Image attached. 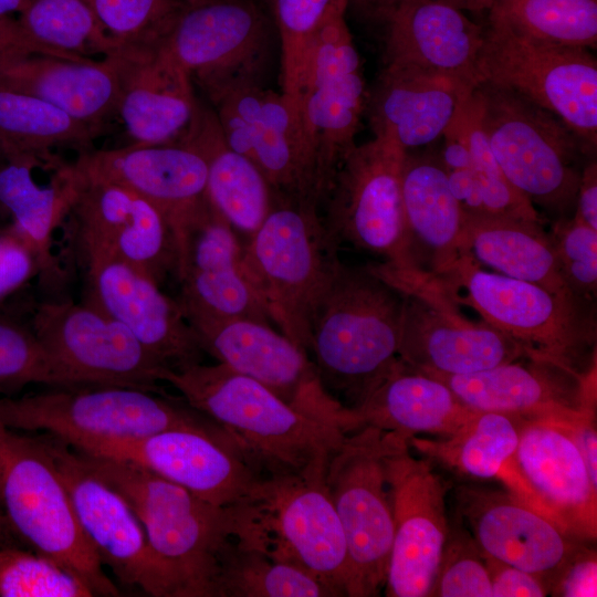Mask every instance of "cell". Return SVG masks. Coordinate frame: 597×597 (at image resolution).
Wrapping results in <instances>:
<instances>
[{
  "instance_id": "cell-1",
  "label": "cell",
  "mask_w": 597,
  "mask_h": 597,
  "mask_svg": "<svg viewBox=\"0 0 597 597\" xmlns=\"http://www.w3.org/2000/svg\"><path fill=\"white\" fill-rule=\"evenodd\" d=\"M160 379L217 423L261 476L324 471L347 434L218 362L166 368Z\"/></svg>"
},
{
  "instance_id": "cell-2",
  "label": "cell",
  "mask_w": 597,
  "mask_h": 597,
  "mask_svg": "<svg viewBox=\"0 0 597 597\" xmlns=\"http://www.w3.org/2000/svg\"><path fill=\"white\" fill-rule=\"evenodd\" d=\"M405 294L342 261L316 304L307 355L324 388L357 407L398 365Z\"/></svg>"
},
{
  "instance_id": "cell-3",
  "label": "cell",
  "mask_w": 597,
  "mask_h": 597,
  "mask_svg": "<svg viewBox=\"0 0 597 597\" xmlns=\"http://www.w3.org/2000/svg\"><path fill=\"white\" fill-rule=\"evenodd\" d=\"M430 280L455 305L470 306L520 344L528 357L580 374L595 368L585 360L596 342L593 302L486 271L465 255Z\"/></svg>"
},
{
  "instance_id": "cell-4",
  "label": "cell",
  "mask_w": 597,
  "mask_h": 597,
  "mask_svg": "<svg viewBox=\"0 0 597 597\" xmlns=\"http://www.w3.org/2000/svg\"><path fill=\"white\" fill-rule=\"evenodd\" d=\"M77 452L130 505L177 597H211L218 554L232 536L230 506L212 504L139 465Z\"/></svg>"
},
{
  "instance_id": "cell-5",
  "label": "cell",
  "mask_w": 597,
  "mask_h": 597,
  "mask_svg": "<svg viewBox=\"0 0 597 597\" xmlns=\"http://www.w3.org/2000/svg\"><path fill=\"white\" fill-rule=\"evenodd\" d=\"M317 205L275 193L243 243L245 271L273 324L307 353L313 311L341 260Z\"/></svg>"
},
{
  "instance_id": "cell-6",
  "label": "cell",
  "mask_w": 597,
  "mask_h": 597,
  "mask_svg": "<svg viewBox=\"0 0 597 597\" xmlns=\"http://www.w3.org/2000/svg\"><path fill=\"white\" fill-rule=\"evenodd\" d=\"M0 506L12 534L77 576L94 596H121L80 526L42 434L1 421Z\"/></svg>"
},
{
  "instance_id": "cell-7",
  "label": "cell",
  "mask_w": 597,
  "mask_h": 597,
  "mask_svg": "<svg viewBox=\"0 0 597 597\" xmlns=\"http://www.w3.org/2000/svg\"><path fill=\"white\" fill-rule=\"evenodd\" d=\"M232 538L300 566L347 596L345 536L324 482V471L263 476L231 505Z\"/></svg>"
},
{
  "instance_id": "cell-8",
  "label": "cell",
  "mask_w": 597,
  "mask_h": 597,
  "mask_svg": "<svg viewBox=\"0 0 597 597\" xmlns=\"http://www.w3.org/2000/svg\"><path fill=\"white\" fill-rule=\"evenodd\" d=\"M0 421L14 430L52 434L72 448L175 428L226 434L181 396L119 386L49 387L0 397Z\"/></svg>"
},
{
  "instance_id": "cell-9",
  "label": "cell",
  "mask_w": 597,
  "mask_h": 597,
  "mask_svg": "<svg viewBox=\"0 0 597 597\" xmlns=\"http://www.w3.org/2000/svg\"><path fill=\"white\" fill-rule=\"evenodd\" d=\"M480 119L510 184L535 205L570 217L583 169L580 139L551 112L489 83L474 87Z\"/></svg>"
},
{
  "instance_id": "cell-10",
  "label": "cell",
  "mask_w": 597,
  "mask_h": 597,
  "mask_svg": "<svg viewBox=\"0 0 597 597\" xmlns=\"http://www.w3.org/2000/svg\"><path fill=\"white\" fill-rule=\"evenodd\" d=\"M479 83L506 88L564 122L586 149L597 145V62L587 49L545 42L489 19Z\"/></svg>"
},
{
  "instance_id": "cell-11",
  "label": "cell",
  "mask_w": 597,
  "mask_h": 597,
  "mask_svg": "<svg viewBox=\"0 0 597 597\" xmlns=\"http://www.w3.org/2000/svg\"><path fill=\"white\" fill-rule=\"evenodd\" d=\"M406 154L377 137L355 145L337 165L318 209L338 248L348 244L380 258L391 271L416 274L401 193Z\"/></svg>"
},
{
  "instance_id": "cell-12",
  "label": "cell",
  "mask_w": 597,
  "mask_h": 597,
  "mask_svg": "<svg viewBox=\"0 0 597 597\" xmlns=\"http://www.w3.org/2000/svg\"><path fill=\"white\" fill-rule=\"evenodd\" d=\"M391 431L371 426L348 432L332 451L324 482L345 536L347 596L370 597L385 587L394 537L385 455Z\"/></svg>"
},
{
  "instance_id": "cell-13",
  "label": "cell",
  "mask_w": 597,
  "mask_h": 597,
  "mask_svg": "<svg viewBox=\"0 0 597 597\" xmlns=\"http://www.w3.org/2000/svg\"><path fill=\"white\" fill-rule=\"evenodd\" d=\"M208 97L226 143L250 158L275 192L320 207L323 184L300 109L258 80L229 83Z\"/></svg>"
},
{
  "instance_id": "cell-14",
  "label": "cell",
  "mask_w": 597,
  "mask_h": 597,
  "mask_svg": "<svg viewBox=\"0 0 597 597\" xmlns=\"http://www.w3.org/2000/svg\"><path fill=\"white\" fill-rule=\"evenodd\" d=\"M31 328L52 360L62 387L119 386L165 392L167 367L121 323L72 301H45Z\"/></svg>"
},
{
  "instance_id": "cell-15",
  "label": "cell",
  "mask_w": 597,
  "mask_h": 597,
  "mask_svg": "<svg viewBox=\"0 0 597 597\" xmlns=\"http://www.w3.org/2000/svg\"><path fill=\"white\" fill-rule=\"evenodd\" d=\"M408 438L392 432L385 455L394 521L385 591L390 597H427L450 533L447 489L428 458L412 455Z\"/></svg>"
},
{
  "instance_id": "cell-16",
  "label": "cell",
  "mask_w": 597,
  "mask_h": 597,
  "mask_svg": "<svg viewBox=\"0 0 597 597\" xmlns=\"http://www.w3.org/2000/svg\"><path fill=\"white\" fill-rule=\"evenodd\" d=\"M63 171L77 182H112L151 203L168 222L177 242L179 263L189 234L210 208L207 163L187 140L171 144H132L91 149Z\"/></svg>"
},
{
  "instance_id": "cell-17",
  "label": "cell",
  "mask_w": 597,
  "mask_h": 597,
  "mask_svg": "<svg viewBox=\"0 0 597 597\" xmlns=\"http://www.w3.org/2000/svg\"><path fill=\"white\" fill-rule=\"evenodd\" d=\"M70 494L80 526L102 565L117 580L154 597H177L176 585L153 552L127 501L66 442L41 433Z\"/></svg>"
},
{
  "instance_id": "cell-18",
  "label": "cell",
  "mask_w": 597,
  "mask_h": 597,
  "mask_svg": "<svg viewBox=\"0 0 597 597\" xmlns=\"http://www.w3.org/2000/svg\"><path fill=\"white\" fill-rule=\"evenodd\" d=\"M193 329L205 354L262 384L296 410L347 433L359 428L353 410L324 388L307 353L270 323L231 318Z\"/></svg>"
},
{
  "instance_id": "cell-19",
  "label": "cell",
  "mask_w": 597,
  "mask_h": 597,
  "mask_svg": "<svg viewBox=\"0 0 597 597\" xmlns=\"http://www.w3.org/2000/svg\"><path fill=\"white\" fill-rule=\"evenodd\" d=\"M270 35V21L254 0H211L178 3L158 40L209 94L258 80Z\"/></svg>"
},
{
  "instance_id": "cell-20",
  "label": "cell",
  "mask_w": 597,
  "mask_h": 597,
  "mask_svg": "<svg viewBox=\"0 0 597 597\" xmlns=\"http://www.w3.org/2000/svg\"><path fill=\"white\" fill-rule=\"evenodd\" d=\"M67 210L84 260L113 259L161 286L177 276L178 248L164 216L134 191L112 182H77Z\"/></svg>"
},
{
  "instance_id": "cell-21",
  "label": "cell",
  "mask_w": 597,
  "mask_h": 597,
  "mask_svg": "<svg viewBox=\"0 0 597 597\" xmlns=\"http://www.w3.org/2000/svg\"><path fill=\"white\" fill-rule=\"evenodd\" d=\"M73 449L139 465L219 506L247 499L263 478L229 437L195 428L88 442Z\"/></svg>"
},
{
  "instance_id": "cell-22",
  "label": "cell",
  "mask_w": 597,
  "mask_h": 597,
  "mask_svg": "<svg viewBox=\"0 0 597 597\" xmlns=\"http://www.w3.org/2000/svg\"><path fill=\"white\" fill-rule=\"evenodd\" d=\"M364 105L360 57L345 13H338L323 25L314 40L298 102L322 179L323 197L337 165L355 146Z\"/></svg>"
},
{
  "instance_id": "cell-23",
  "label": "cell",
  "mask_w": 597,
  "mask_h": 597,
  "mask_svg": "<svg viewBox=\"0 0 597 597\" xmlns=\"http://www.w3.org/2000/svg\"><path fill=\"white\" fill-rule=\"evenodd\" d=\"M402 293L398 356L406 366L423 374L465 375L528 357L509 336L465 318L430 280Z\"/></svg>"
},
{
  "instance_id": "cell-24",
  "label": "cell",
  "mask_w": 597,
  "mask_h": 597,
  "mask_svg": "<svg viewBox=\"0 0 597 597\" xmlns=\"http://www.w3.org/2000/svg\"><path fill=\"white\" fill-rule=\"evenodd\" d=\"M83 302L125 326L167 368L202 363L205 352L177 301L154 280L113 259H87Z\"/></svg>"
},
{
  "instance_id": "cell-25",
  "label": "cell",
  "mask_w": 597,
  "mask_h": 597,
  "mask_svg": "<svg viewBox=\"0 0 597 597\" xmlns=\"http://www.w3.org/2000/svg\"><path fill=\"white\" fill-rule=\"evenodd\" d=\"M444 383L468 408L517 419H569L595 410L596 368L587 374L523 357L465 374H426Z\"/></svg>"
},
{
  "instance_id": "cell-26",
  "label": "cell",
  "mask_w": 597,
  "mask_h": 597,
  "mask_svg": "<svg viewBox=\"0 0 597 597\" xmlns=\"http://www.w3.org/2000/svg\"><path fill=\"white\" fill-rule=\"evenodd\" d=\"M177 279V301L192 327L231 318L272 324L245 271L240 237L211 206L188 237Z\"/></svg>"
},
{
  "instance_id": "cell-27",
  "label": "cell",
  "mask_w": 597,
  "mask_h": 597,
  "mask_svg": "<svg viewBox=\"0 0 597 597\" xmlns=\"http://www.w3.org/2000/svg\"><path fill=\"white\" fill-rule=\"evenodd\" d=\"M116 115L133 144L179 142L191 126L199 104L192 78L158 38L121 46L116 53Z\"/></svg>"
},
{
  "instance_id": "cell-28",
  "label": "cell",
  "mask_w": 597,
  "mask_h": 597,
  "mask_svg": "<svg viewBox=\"0 0 597 597\" xmlns=\"http://www.w3.org/2000/svg\"><path fill=\"white\" fill-rule=\"evenodd\" d=\"M458 500L482 556L534 575L547 590L575 553L567 534L509 492L465 486Z\"/></svg>"
},
{
  "instance_id": "cell-29",
  "label": "cell",
  "mask_w": 597,
  "mask_h": 597,
  "mask_svg": "<svg viewBox=\"0 0 597 597\" xmlns=\"http://www.w3.org/2000/svg\"><path fill=\"white\" fill-rule=\"evenodd\" d=\"M519 467L569 537L595 540L597 488L565 428V419H517ZM570 419V418H569Z\"/></svg>"
},
{
  "instance_id": "cell-30",
  "label": "cell",
  "mask_w": 597,
  "mask_h": 597,
  "mask_svg": "<svg viewBox=\"0 0 597 597\" xmlns=\"http://www.w3.org/2000/svg\"><path fill=\"white\" fill-rule=\"evenodd\" d=\"M385 19L386 64L411 65L479 84L476 61L483 28L439 0L379 4Z\"/></svg>"
},
{
  "instance_id": "cell-31",
  "label": "cell",
  "mask_w": 597,
  "mask_h": 597,
  "mask_svg": "<svg viewBox=\"0 0 597 597\" xmlns=\"http://www.w3.org/2000/svg\"><path fill=\"white\" fill-rule=\"evenodd\" d=\"M474 87L438 72L386 64L369 100L375 137L408 153L443 135Z\"/></svg>"
},
{
  "instance_id": "cell-32",
  "label": "cell",
  "mask_w": 597,
  "mask_h": 597,
  "mask_svg": "<svg viewBox=\"0 0 597 597\" xmlns=\"http://www.w3.org/2000/svg\"><path fill=\"white\" fill-rule=\"evenodd\" d=\"M0 85L45 101L100 132L116 115V53L70 60L20 50L0 51Z\"/></svg>"
},
{
  "instance_id": "cell-33",
  "label": "cell",
  "mask_w": 597,
  "mask_h": 597,
  "mask_svg": "<svg viewBox=\"0 0 597 597\" xmlns=\"http://www.w3.org/2000/svg\"><path fill=\"white\" fill-rule=\"evenodd\" d=\"M401 193L408 254L423 277L447 270L459 256L464 213L453 197L441 159L406 154Z\"/></svg>"
},
{
  "instance_id": "cell-34",
  "label": "cell",
  "mask_w": 597,
  "mask_h": 597,
  "mask_svg": "<svg viewBox=\"0 0 597 597\" xmlns=\"http://www.w3.org/2000/svg\"><path fill=\"white\" fill-rule=\"evenodd\" d=\"M408 443L429 460H436L461 474L499 481L506 492L559 527L553 513L535 494L519 467V431L513 417L476 411L449 437L411 436Z\"/></svg>"
},
{
  "instance_id": "cell-35",
  "label": "cell",
  "mask_w": 597,
  "mask_h": 597,
  "mask_svg": "<svg viewBox=\"0 0 597 597\" xmlns=\"http://www.w3.org/2000/svg\"><path fill=\"white\" fill-rule=\"evenodd\" d=\"M352 410L359 427L371 426L406 437H449L476 412L444 383L402 362Z\"/></svg>"
},
{
  "instance_id": "cell-36",
  "label": "cell",
  "mask_w": 597,
  "mask_h": 597,
  "mask_svg": "<svg viewBox=\"0 0 597 597\" xmlns=\"http://www.w3.org/2000/svg\"><path fill=\"white\" fill-rule=\"evenodd\" d=\"M181 139L198 148L206 159L209 205L248 240L265 220L276 192L250 158L229 147L212 109L199 105Z\"/></svg>"
},
{
  "instance_id": "cell-37",
  "label": "cell",
  "mask_w": 597,
  "mask_h": 597,
  "mask_svg": "<svg viewBox=\"0 0 597 597\" xmlns=\"http://www.w3.org/2000/svg\"><path fill=\"white\" fill-rule=\"evenodd\" d=\"M459 255H465L495 273L577 297L562 276L552 241L542 222L464 216Z\"/></svg>"
},
{
  "instance_id": "cell-38",
  "label": "cell",
  "mask_w": 597,
  "mask_h": 597,
  "mask_svg": "<svg viewBox=\"0 0 597 597\" xmlns=\"http://www.w3.org/2000/svg\"><path fill=\"white\" fill-rule=\"evenodd\" d=\"M98 130L30 94L0 85V155L60 169L53 149H93Z\"/></svg>"
},
{
  "instance_id": "cell-39",
  "label": "cell",
  "mask_w": 597,
  "mask_h": 597,
  "mask_svg": "<svg viewBox=\"0 0 597 597\" xmlns=\"http://www.w3.org/2000/svg\"><path fill=\"white\" fill-rule=\"evenodd\" d=\"M33 168L23 160L0 159V206L12 216L13 230L32 250L39 271L50 272L53 233L66 217L73 188L59 170L52 185L42 186Z\"/></svg>"
},
{
  "instance_id": "cell-40",
  "label": "cell",
  "mask_w": 597,
  "mask_h": 597,
  "mask_svg": "<svg viewBox=\"0 0 597 597\" xmlns=\"http://www.w3.org/2000/svg\"><path fill=\"white\" fill-rule=\"evenodd\" d=\"M336 597L306 569L230 537L217 557L211 597Z\"/></svg>"
},
{
  "instance_id": "cell-41",
  "label": "cell",
  "mask_w": 597,
  "mask_h": 597,
  "mask_svg": "<svg viewBox=\"0 0 597 597\" xmlns=\"http://www.w3.org/2000/svg\"><path fill=\"white\" fill-rule=\"evenodd\" d=\"M17 21L39 53L82 61L121 49L83 0H31Z\"/></svg>"
},
{
  "instance_id": "cell-42",
  "label": "cell",
  "mask_w": 597,
  "mask_h": 597,
  "mask_svg": "<svg viewBox=\"0 0 597 597\" xmlns=\"http://www.w3.org/2000/svg\"><path fill=\"white\" fill-rule=\"evenodd\" d=\"M489 19L545 42L597 46V0H490Z\"/></svg>"
},
{
  "instance_id": "cell-43",
  "label": "cell",
  "mask_w": 597,
  "mask_h": 597,
  "mask_svg": "<svg viewBox=\"0 0 597 597\" xmlns=\"http://www.w3.org/2000/svg\"><path fill=\"white\" fill-rule=\"evenodd\" d=\"M347 4L348 0H273L281 40L282 93L296 106L315 38L332 17L345 13Z\"/></svg>"
},
{
  "instance_id": "cell-44",
  "label": "cell",
  "mask_w": 597,
  "mask_h": 597,
  "mask_svg": "<svg viewBox=\"0 0 597 597\" xmlns=\"http://www.w3.org/2000/svg\"><path fill=\"white\" fill-rule=\"evenodd\" d=\"M458 119L470 151L484 217L542 222L533 203L510 184L498 164L481 124L474 88L460 106Z\"/></svg>"
},
{
  "instance_id": "cell-45",
  "label": "cell",
  "mask_w": 597,
  "mask_h": 597,
  "mask_svg": "<svg viewBox=\"0 0 597 597\" xmlns=\"http://www.w3.org/2000/svg\"><path fill=\"white\" fill-rule=\"evenodd\" d=\"M93 591L54 559L0 545V597H90Z\"/></svg>"
},
{
  "instance_id": "cell-46",
  "label": "cell",
  "mask_w": 597,
  "mask_h": 597,
  "mask_svg": "<svg viewBox=\"0 0 597 597\" xmlns=\"http://www.w3.org/2000/svg\"><path fill=\"white\" fill-rule=\"evenodd\" d=\"M30 385L62 387V381L32 328L0 317V397Z\"/></svg>"
},
{
  "instance_id": "cell-47",
  "label": "cell",
  "mask_w": 597,
  "mask_h": 597,
  "mask_svg": "<svg viewBox=\"0 0 597 597\" xmlns=\"http://www.w3.org/2000/svg\"><path fill=\"white\" fill-rule=\"evenodd\" d=\"M570 292L593 302L597 292V230L574 216L557 219L547 232Z\"/></svg>"
},
{
  "instance_id": "cell-48",
  "label": "cell",
  "mask_w": 597,
  "mask_h": 597,
  "mask_svg": "<svg viewBox=\"0 0 597 597\" xmlns=\"http://www.w3.org/2000/svg\"><path fill=\"white\" fill-rule=\"evenodd\" d=\"M103 29L121 46L147 42L159 36L175 0H83Z\"/></svg>"
},
{
  "instance_id": "cell-49",
  "label": "cell",
  "mask_w": 597,
  "mask_h": 597,
  "mask_svg": "<svg viewBox=\"0 0 597 597\" xmlns=\"http://www.w3.org/2000/svg\"><path fill=\"white\" fill-rule=\"evenodd\" d=\"M475 543L448 536L431 596L492 597L491 579Z\"/></svg>"
},
{
  "instance_id": "cell-50",
  "label": "cell",
  "mask_w": 597,
  "mask_h": 597,
  "mask_svg": "<svg viewBox=\"0 0 597 597\" xmlns=\"http://www.w3.org/2000/svg\"><path fill=\"white\" fill-rule=\"evenodd\" d=\"M36 271L35 255L13 230L0 231V298L23 285Z\"/></svg>"
},
{
  "instance_id": "cell-51",
  "label": "cell",
  "mask_w": 597,
  "mask_h": 597,
  "mask_svg": "<svg viewBox=\"0 0 597 597\" xmlns=\"http://www.w3.org/2000/svg\"><path fill=\"white\" fill-rule=\"evenodd\" d=\"M551 591L564 597L597 595V562L595 552L574 553L553 580Z\"/></svg>"
},
{
  "instance_id": "cell-52",
  "label": "cell",
  "mask_w": 597,
  "mask_h": 597,
  "mask_svg": "<svg viewBox=\"0 0 597 597\" xmlns=\"http://www.w3.org/2000/svg\"><path fill=\"white\" fill-rule=\"evenodd\" d=\"M484 557L491 579L492 597H543L544 583L534 575L491 557Z\"/></svg>"
},
{
  "instance_id": "cell-53",
  "label": "cell",
  "mask_w": 597,
  "mask_h": 597,
  "mask_svg": "<svg viewBox=\"0 0 597 597\" xmlns=\"http://www.w3.org/2000/svg\"><path fill=\"white\" fill-rule=\"evenodd\" d=\"M586 464L590 481L597 488V433L595 411L563 420Z\"/></svg>"
},
{
  "instance_id": "cell-54",
  "label": "cell",
  "mask_w": 597,
  "mask_h": 597,
  "mask_svg": "<svg viewBox=\"0 0 597 597\" xmlns=\"http://www.w3.org/2000/svg\"><path fill=\"white\" fill-rule=\"evenodd\" d=\"M573 216L582 223L597 230V164L595 160L583 168Z\"/></svg>"
},
{
  "instance_id": "cell-55",
  "label": "cell",
  "mask_w": 597,
  "mask_h": 597,
  "mask_svg": "<svg viewBox=\"0 0 597 597\" xmlns=\"http://www.w3.org/2000/svg\"><path fill=\"white\" fill-rule=\"evenodd\" d=\"M3 50L39 53L23 36L18 21L11 17H0V51Z\"/></svg>"
},
{
  "instance_id": "cell-56",
  "label": "cell",
  "mask_w": 597,
  "mask_h": 597,
  "mask_svg": "<svg viewBox=\"0 0 597 597\" xmlns=\"http://www.w3.org/2000/svg\"><path fill=\"white\" fill-rule=\"evenodd\" d=\"M460 10L481 11L488 10L490 0H439Z\"/></svg>"
},
{
  "instance_id": "cell-57",
  "label": "cell",
  "mask_w": 597,
  "mask_h": 597,
  "mask_svg": "<svg viewBox=\"0 0 597 597\" xmlns=\"http://www.w3.org/2000/svg\"><path fill=\"white\" fill-rule=\"evenodd\" d=\"M31 0H0V17H10L11 13H21Z\"/></svg>"
},
{
  "instance_id": "cell-58",
  "label": "cell",
  "mask_w": 597,
  "mask_h": 597,
  "mask_svg": "<svg viewBox=\"0 0 597 597\" xmlns=\"http://www.w3.org/2000/svg\"><path fill=\"white\" fill-rule=\"evenodd\" d=\"M11 537H12V533L6 522V519L3 516V513L0 506V545L11 543L10 542Z\"/></svg>"
},
{
  "instance_id": "cell-59",
  "label": "cell",
  "mask_w": 597,
  "mask_h": 597,
  "mask_svg": "<svg viewBox=\"0 0 597 597\" xmlns=\"http://www.w3.org/2000/svg\"><path fill=\"white\" fill-rule=\"evenodd\" d=\"M207 1H211V0H184V2H186L187 4H197V3H202Z\"/></svg>"
},
{
  "instance_id": "cell-60",
  "label": "cell",
  "mask_w": 597,
  "mask_h": 597,
  "mask_svg": "<svg viewBox=\"0 0 597 597\" xmlns=\"http://www.w3.org/2000/svg\"><path fill=\"white\" fill-rule=\"evenodd\" d=\"M373 1H375L378 4H383V3H387V2L392 1V0H373Z\"/></svg>"
},
{
  "instance_id": "cell-61",
  "label": "cell",
  "mask_w": 597,
  "mask_h": 597,
  "mask_svg": "<svg viewBox=\"0 0 597 597\" xmlns=\"http://www.w3.org/2000/svg\"><path fill=\"white\" fill-rule=\"evenodd\" d=\"M0 159H1V155H0Z\"/></svg>"
}]
</instances>
